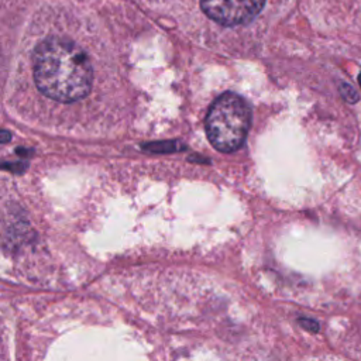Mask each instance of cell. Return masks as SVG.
Here are the masks:
<instances>
[{"label": "cell", "instance_id": "obj_2", "mask_svg": "<svg viewBox=\"0 0 361 361\" xmlns=\"http://www.w3.org/2000/svg\"><path fill=\"white\" fill-rule=\"evenodd\" d=\"M250 107L236 93H224L215 100L206 117V135L222 153H233L246 141L250 129Z\"/></svg>", "mask_w": 361, "mask_h": 361}, {"label": "cell", "instance_id": "obj_7", "mask_svg": "<svg viewBox=\"0 0 361 361\" xmlns=\"http://www.w3.org/2000/svg\"><path fill=\"white\" fill-rule=\"evenodd\" d=\"M10 139V136H9V133L6 132V130H3V133H2V141L3 143H8V140Z\"/></svg>", "mask_w": 361, "mask_h": 361}, {"label": "cell", "instance_id": "obj_8", "mask_svg": "<svg viewBox=\"0 0 361 361\" xmlns=\"http://www.w3.org/2000/svg\"><path fill=\"white\" fill-rule=\"evenodd\" d=\"M358 82H360V85H361V74H360V77H358Z\"/></svg>", "mask_w": 361, "mask_h": 361}, {"label": "cell", "instance_id": "obj_4", "mask_svg": "<svg viewBox=\"0 0 361 361\" xmlns=\"http://www.w3.org/2000/svg\"><path fill=\"white\" fill-rule=\"evenodd\" d=\"M340 93H341V96H343L348 103H354V102L358 100L357 92H355L354 88H353L351 85H348V84H341V85H340Z\"/></svg>", "mask_w": 361, "mask_h": 361}, {"label": "cell", "instance_id": "obj_6", "mask_svg": "<svg viewBox=\"0 0 361 361\" xmlns=\"http://www.w3.org/2000/svg\"><path fill=\"white\" fill-rule=\"evenodd\" d=\"M300 325L305 326L307 329H309L312 332H318V329H319V325L314 321H309V319H300Z\"/></svg>", "mask_w": 361, "mask_h": 361}, {"label": "cell", "instance_id": "obj_5", "mask_svg": "<svg viewBox=\"0 0 361 361\" xmlns=\"http://www.w3.org/2000/svg\"><path fill=\"white\" fill-rule=\"evenodd\" d=\"M146 148H148V150H153L154 153H158V151H162L164 148H167V150H174L175 148V146L174 144H168V143H162V144H153V146H148V147H146Z\"/></svg>", "mask_w": 361, "mask_h": 361}, {"label": "cell", "instance_id": "obj_3", "mask_svg": "<svg viewBox=\"0 0 361 361\" xmlns=\"http://www.w3.org/2000/svg\"><path fill=\"white\" fill-rule=\"evenodd\" d=\"M266 0H202V9L217 24L234 27L252 22L264 8Z\"/></svg>", "mask_w": 361, "mask_h": 361}, {"label": "cell", "instance_id": "obj_1", "mask_svg": "<svg viewBox=\"0 0 361 361\" xmlns=\"http://www.w3.org/2000/svg\"><path fill=\"white\" fill-rule=\"evenodd\" d=\"M33 75L37 89L44 96L70 105L89 95L93 67L89 55L77 41L49 37L34 49Z\"/></svg>", "mask_w": 361, "mask_h": 361}]
</instances>
